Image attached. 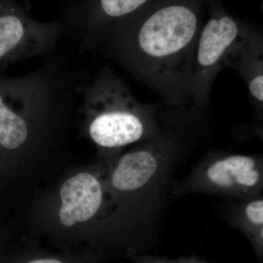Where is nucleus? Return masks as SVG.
<instances>
[{
	"mask_svg": "<svg viewBox=\"0 0 263 263\" xmlns=\"http://www.w3.org/2000/svg\"><path fill=\"white\" fill-rule=\"evenodd\" d=\"M200 30L183 5L162 7L136 27H103L79 41V51L107 59L173 107L190 102L194 57Z\"/></svg>",
	"mask_w": 263,
	"mask_h": 263,
	"instance_id": "f257e3e1",
	"label": "nucleus"
},
{
	"mask_svg": "<svg viewBox=\"0 0 263 263\" xmlns=\"http://www.w3.org/2000/svg\"><path fill=\"white\" fill-rule=\"evenodd\" d=\"M88 133L98 146L119 148L151 138L155 131V108L140 103L126 81L108 65L98 68L79 86Z\"/></svg>",
	"mask_w": 263,
	"mask_h": 263,
	"instance_id": "f03ea898",
	"label": "nucleus"
},
{
	"mask_svg": "<svg viewBox=\"0 0 263 263\" xmlns=\"http://www.w3.org/2000/svg\"><path fill=\"white\" fill-rule=\"evenodd\" d=\"M252 36L228 15L211 18L207 22L200 30L195 48L190 103L197 108H206L218 73L229 67L235 55Z\"/></svg>",
	"mask_w": 263,
	"mask_h": 263,
	"instance_id": "7ed1b4c3",
	"label": "nucleus"
},
{
	"mask_svg": "<svg viewBox=\"0 0 263 263\" xmlns=\"http://www.w3.org/2000/svg\"><path fill=\"white\" fill-rule=\"evenodd\" d=\"M62 32L61 26L34 23L0 0V74L15 62L55 53Z\"/></svg>",
	"mask_w": 263,
	"mask_h": 263,
	"instance_id": "20e7f679",
	"label": "nucleus"
},
{
	"mask_svg": "<svg viewBox=\"0 0 263 263\" xmlns=\"http://www.w3.org/2000/svg\"><path fill=\"white\" fill-rule=\"evenodd\" d=\"M204 179L209 186L224 193H249L260 186L262 170L255 157L229 155L211 162Z\"/></svg>",
	"mask_w": 263,
	"mask_h": 263,
	"instance_id": "39448f33",
	"label": "nucleus"
},
{
	"mask_svg": "<svg viewBox=\"0 0 263 263\" xmlns=\"http://www.w3.org/2000/svg\"><path fill=\"white\" fill-rule=\"evenodd\" d=\"M60 219L65 227L88 221L95 215L103 200V191L92 175L82 173L70 178L60 190Z\"/></svg>",
	"mask_w": 263,
	"mask_h": 263,
	"instance_id": "423d86ee",
	"label": "nucleus"
},
{
	"mask_svg": "<svg viewBox=\"0 0 263 263\" xmlns=\"http://www.w3.org/2000/svg\"><path fill=\"white\" fill-rule=\"evenodd\" d=\"M160 163V153L152 146L126 154L114 170L112 184L124 192L143 188L155 177Z\"/></svg>",
	"mask_w": 263,
	"mask_h": 263,
	"instance_id": "0eeeda50",
	"label": "nucleus"
},
{
	"mask_svg": "<svg viewBox=\"0 0 263 263\" xmlns=\"http://www.w3.org/2000/svg\"><path fill=\"white\" fill-rule=\"evenodd\" d=\"M229 67L245 79L249 95L259 108L263 104L262 39L253 35L232 60Z\"/></svg>",
	"mask_w": 263,
	"mask_h": 263,
	"instance_id": "6e6552de",
	"label": "nucleus"
},
{
	"mask_svg": "<svg viewBox=\"0 0 263 263\" xmlns=\"http://www.w3.org/2000/svg\"><path fill=\"white\" fill-rule=\"evenodd\" d=\"M148 0H99L100 13L105 18L125 16L138 10Z\"/></svg>",
	"mask_w": 263,
	"mask_h": 263,
	"instance_id": "1a4fd4ad",
	"label": "nucleus"
},
{
	"mask_svg": "<svg viewBox=\"0 0 263 263\" xmlns=\"http://www.w3.org/2000/svg\"><path fill=\"white\" fill-rule=\"evenodd\" d=\"M243 215L246 221L251 226L262 230L263 200L262 198L251 200L246 205Z\"/></svg>",
	"mask_w": 263,
	"mask_h": 263,
	"instance_id": "9d476101",
	"label": "nucleus"
},
{
	"mask_svg": "<svg viewBox=\"0 0 263 263\" xmlns=\"http://www.w3.org/2000/svg\"><path fill=\"white\" fill-rule=\"evenodd\" d=\"M22 263H69L63 261L59 257L41 256V257H30L28 260Z\"/></svg>",
	"mask_w": 263,
	"mask_h": 263,
	"instance_id": "9b49d317",
	"label": "nucleus"
}]
</instances>
